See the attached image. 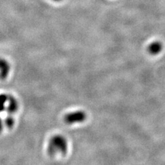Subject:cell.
I'll return each mask as SVG.
<instances>
[{
    "label": "cell",
    "instance_id": "cell-6",
    "mask_svg": "<svg viewBox=\"0 0 165 165\" xmlns=\"http://www.w3.org/2000/svg\"><path fill=\"white\" fill-rule=\"evenodd\" d=\"M8 100V95L6 94H0V112L4 111L6 109V105Z\"/></svg>",
    "mask_w": 165,
    "mask_h": 165
},
{
    "label": "cell",
    "instance_id": "cell-8",
    "mask_svg": "<svg viewBox=\"0 0 165 165\" xmlns=\"http://www.w3.org/2000/svg\"><path fill=\"white\" fill-rule=\"evenodd\" d=\"M4 122L2 121V120H1V117H0V133L4 129Z\"/></svg>",
    "mask_w": 165,
    "mask_h": 165
},
{
    "label": "cell",
    "instance_id": "cell-1",
    "mask_svg": "<svg viewBox=\"0 0 165 165\" xmlns=\"http://www.w3.org/2000/svg\"><path fill=\"white\" fill-rule=\"evenodd\" d=\"M68 140L64 136L57 134V135L53 136L49 140L47 151L49 156L51 157L57 154L66 156L68 153Z\"/></svg>",
    "mask_w": 165,
    "mask_h": 165
},
{
    "label": "cell",
    "instance_id": "cell-9",
    "mask_svg": "<svg viewBox=\"0 0 165 165\" xmlns=\"http://www.w3.org/2000/svg\"><path fill=\"white\" fill-rule=\"evenodd\" d=\"M52 1H61V0H52Z\"/></svg>",
    "mask_w": 165,
    "mask_h": 165
},
{
    "label": "cell",
    "instance_id": "cell-2",
    "mask_svg": "<svg viewBox=\"0 0 165 165\" xmlns=\"http://www.w3.org/2000/svg\"><path fill=\"white\" fill-rule=\"evenodd\" d=\"M87 119V114L83 111H75L65 115L64 122L68 125H72L75 123H80L84 122Z\"/></svg>",
    "mask_w": 165,
    "mask_h": 165
},
{
    "label": "cell",
    "instance_id": "cell-7",
    "mask_svg": "<svg viewBox=\"0 0 165 165\" xmlns=\"http://www.w3.org/2000/svg\"><path fill=\"white\" fill-rule=\"evenodd\" d=\"M4 124L6 127L9 128V129H11V128H13L14 125H15V119H13V117L12 116H9L6 117V119L4 120Z\"/></svg>",
    "mask_w": 165,
    "mask_h": 165
},
{
    "label": "cell",
    "instance_id": "cell-3",
    "mask_svg": "<svg viewBox=\"0 0 165 165\" xmlns=\"http://www.w3.org/2000/svg\"><path fill=\"white\" fill-rule=\"evenodd\" d=\"M11 71V66L9 63L4 59L0 58V79L5 80L9 76Z\"/></svg>",
    "mask_w": 165,
    "mask_h": 165
},
{
    "label": "cell",
    "instance_id": "cell-4",
    "mask_svg": "<svg viewBox=\"0 0 165 165\" xmlns=\"http://www.w3.org/2000/svg\"><path fill=\"white\" fill-rule=\"evenodd\" d=\"M6 103H8L7 106H6V110L8 111V113L14 114L18 110L19 108V103H18L17 100L15 99L13 96L8 95V100Z\"/></svg>",
    "mask_w": 165,
    "mask_h": 165
},
{
    "label": "cell",
    "instance_id": "cell-5",
    "mask_svg": "<svg viewBox=\"0 0 165 165\" xmlns=\"http://www.w3.org/2000/svg\"><path fill=\"white\" fill-rule=\"evenodd\" d=\"M163 45L162 42L156 41L150 44L149 46L147 47V52L151 55H157L161 52L162 50Z\"/></svg>",
    "mask_w": 165,
    "mask_h": 165
}]
</instances>
